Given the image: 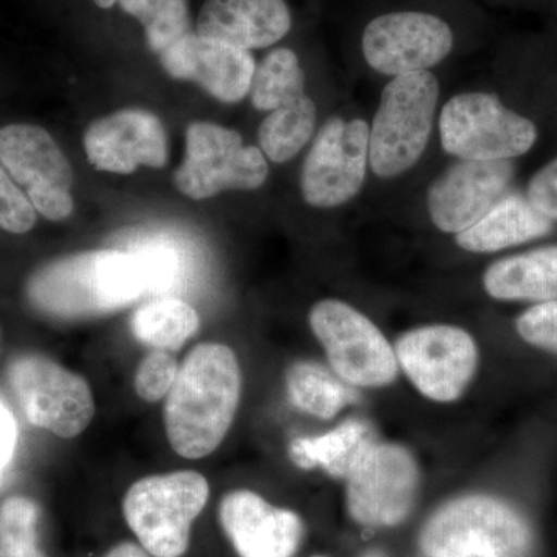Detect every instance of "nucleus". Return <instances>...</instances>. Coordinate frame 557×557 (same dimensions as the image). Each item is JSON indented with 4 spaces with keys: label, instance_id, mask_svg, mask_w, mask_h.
<instances>
[{
    "label": "nucleus",
    "instance_id": "obj_1",
    "mask_svg": "<svg viewBox=\"0 0 557 557\" xmlns=\"http://www.w3.org/2000/svg\"><path fill=\"white\" fill-rule=\"evenodd\" d=\"M242 391L236 355L225 344L205 343L178 368L164 406V426L178 456L203 458L228 434Z\"/></svg>",
    "mask_w": 557,
    "mask_h": 557
},
{
    "label": "nucleus",
    "instance_id": "obj_2",
    "mask_svg": "<svg viewBox=\"0 0 557 557\" xmlns=\"http://www.w3.org/2000/svg\"><path fill=\"white\" fill-rule=\"evenodd\" d=\"M149 293L134 252L95 249L47 263L27 285L32 306L47 317L86 319L115 313Z\"/></svg>",
    "mask_w": 557,
    "mask_h": 557
},
{
    "label": "nucleus",
    "instance_id": "obj_3",
    "mask_svg": "<svg viewBox=\"0 0 557 557\" xmlns=\"http://www.w3.org/2000/svg\"><path fill=\"white\" fill-rule=\"evenodd\" d=\"M438 98V79L429 70L388 81L369 132V166L376 177H399L420 161L434 129Z\"/></svg>",
    "mask_w": 557,
    "mask_h": 557
},
{
    "label": "nucleus",
    "instance_id": "obj_4",
    "mask_svg": "<svg viewBox=\"0 0 557 557\" xmlns=\"http://www.w3.org/2000/svg\"><path fill=\"white\" fill-rule=\"evenodd\" d=\"M428 557H530L525 520L497 498H457L432 516L421 534Z\"/></svg>",
    "mask_w": 557,
    "mask_h": 557
},
{
    "label": "nucleus",
    "instance_id": "obj_5",
    "mask_svg": "<svg viewBox=\"0 0 557 557\" xmlns=\"http://www.w3.org/2000/svg\"><path fill=\"white\" fill-rule=\"evenodd\" d=\"M208 497V480L199 472L150 475L127 491L124 518L150 556L182 557L189 547L190 527Z\"/></svg>",
    "mask_w": 557,
    "mask_h": 557
},
{
    "label": "nucleus",
    "instance_id": "obj_6",
    "mask_svg": "<svg viewBox=\"0 0 557 557\" xmlns=\"http://www.w3.org/2000/svg\"><path fill=\"white\" fill-rule=\"evenodd\" d=\"M438 129L443 150L458 160L511 161L537 141L533 121L485 91L450 98L440 113Z\"/></svg>",
    "mask_w": 557,
    "mask_h": 557
},
{
    "label": "nucleus",
    "instance_id": "obj_7",
    "mask_svg": "<svg viewBox=\"0 0 557 557\" xmlns=\"http://www.w3.org/2000/svg\"><path fill=\"white\" fill-rule=\"evenodd\" d=\"M269 178L262 150L244 145L237 131L196 121L186 129L185 159L174 172L175 188L193 200H207L225 190H255Z\"/></svg>",
    "mask_w": 557,
    "mask_h": 557
},
{
    "label": "nucleus",
    "instance_id": "obj_8",
    "mask_svg": "<svg viewBox=\"0 0 557 557\" xmlns=\"http://www.w3.org/2000/svg\"><path fill=\"white\" fill-rule=\"evenodd\" d=\"M9 383L22 412L33 426L61 438L78 437L95 417L89 383L44 355L17 357L9 368Z\"/></svg>",
    "mask_w": 557,
    "mask_h": 557
},
{
    "label": "nucleus",
    "instance_id": "obj_9",
    "mask_svg": "<svg viewBox=\"0 0 557 557\" xmlns=\"http://www.w3.org/2000/svg\"><path fill=\"white\" fill-rule=\"evenodd\" d=\"M310 327L324 346L330 366L344 381L380 387L397 376V358L383 333L343 300L318 302L310 311Z\"/></svg>",
    "mask_w": 557,
    "mask_h": 557
},
{
    "label": "nucleus",
    "instance_id": "obj_10",
    "mask_svg": "<svg viewBox=\"0 0 557 557\" xmlns=\"http://www.w3.org/2000/svg\"><path fill=\"white\" fill-rule=\"evenodd\" d=\"M0 164L42 218L62 222L72 215V164L44 127L28 123L0 127Z\"/></svg>",
    "mask_w": 557,
    "mask_h": 557
},
{
    "label": "nucleus",
    "instance_id": "obj_11",
    "mask_svg": "<svg viewBox=\"0 0 557 557\" xmlns=\"http://www.w3.org/2000/svg\"><path fill=\"white\" fill-rule=\"evenodd\" d=\"M369 124L332 116L304 161L300 190L310 207H343L358 196L369 168Z\"/></svg>",
    "mask_w": 557,
    "mask_h": 557
},
{
    "label": "nucleus",
    "instance_id": "obj_12",
    "mask_svg": "<svg viewBox=\"0 0 557 557\" xmlns=\"http://www.w3.org/2000/svg\"><path fill=\"white\" fill-rule=\"evenodd\" d=\"M347 505L362 525L392 527L413 507L418 468L408 450L388 443H372L348 474Z\"/></svg>",
    "mask_w": 557,
    "mask_h": 557
},
{
    "label": "nucleus",
    "instance_id": "obj_13",
    "mask_svg": "<svg viewBox=\"0 0 557 557\" xmlns=\"http://www.w3.org/2000/svg\"><path fill=\"white\" fill-rule=\"evenodd\" d=\"M454 33L434 14L398 11L370 21L362 33V54L370 67L388 76L424 72L449 57Z\"/></svg>",
    "mask_w": 557,
    "mask_h": 557
},
{
    "label": "nucleus",
    "instance_id": "obj_14",
    "mask_svg": "<svg viewBox=\"0 0 557 557\" xmlns=\"http://www.w3.org/2000/svg\"><path fill=\"white\" fill-rule=\"evenodd\" d=\"M399 364L424 397L449 403L461 397L478 369V346L465 330L428 325L397 343Z\"/></svg>",
    "mask_w": 557,
    "mask_h": 557
},
{
    "label": "nucleus",
    "instance_id": "obj_15",
    "mask_svg": "<svg viewBox=\"0 0 557 557\" xmlns=\"http://www.w3.org/2000/svg\"><path fill=\"white\" fill-rule=\"evenodd\" d=\"M512 177L511 161H457L429 186V218L443 233H463L507 196Z\"/></svg>",
    "mask_w": 557,
    "mask_h": 557
},
{
    "label": "nucleus",
    "instance_id": "obj_16",
    "mask_svg": "<svg viewBox=\"0 0 557 557\" xmlns=\"http://www.w3.org/2000/svg\"><path fill=\"white\" fill-rule=\"evenodd\" d=\"M95 170L132 174L139 166H166L170 146L163 123L149 110L124 109L94 121L83 138Z\"/></svg>",
    "mask_w": 557,
    "mask_h": 557
},
{
    "label": "nucleus",
    "instance_id": "obj_17",
    "mask_svg": "<svg viewBox=\"0 0 557 557\" xmlns=\"http://www.w3.org/2000/svg\"><path fill=\"white\" fill-rule=\"evenodd\" d=\"M171 78L190 81L212 98L236 104L249 94L256 73L251 51L189 32L159 54Z\"/></svg>",
    "mask_w": 557,
    "mask_h": 557
},
{
    "label": "nucleus",
    "instance_id": "obj_18",
    "mask_svg": "<svg viewBox=\"0 0 557 557\" xmlns=\"http://www.w3.org/2000/svg\"><path fill=\"white\" fill-rule=\"evenodd\" d=\"M219 516L240 557H292L302 539V520L298 515L273 507L251 491L226 494Z\"/></svg>",
    "mask_w": 557,
    "mask_h": 557
},
{
    "label": "nucleus",
    "instance_id": "obj_19",
    "mask_svg": "<svg viewBox=\"0 0 557 557\" xmlns=\"http://www.w3.org/2000/svg\"><path fill=\"white\" fill-rule=\"evenodd\" d=\"M292 28L285 0H207L197 20V35L244 50L265 49Z\"/></svg>",
    "mask_w": 557,
    "mask_h": 557
},
{
    "label": "nucleus",
    "instance_id": "obj_20",
    "mask_svg": "<svg viewBox=\"0 0 557 557\" xmlns=\"http://www.w3.org/2000/svg\"><path fill=\"white\" fill-rule=\"evenodd\" d=\"M553 222L542 215L527 197L505 196L478 223L456 234L458 247L469 252L502 251L547 236Z\"/></svg>",
    "mask_w": 557,
    "mask_h": 557
},
{
    "label": "nucleus",
    "instance_id": "obj_21",
    "mask_svg": "<svg viewBox=\"0 0 557 557\" xmlns=\"http://www.w3.org/2000/svg\"><path fill=\"white\" fill-rule=\"evenodd\" d=\"M483 287L491 298L509 302L557 299V245L497 260L486 270Z\"/></svg>",
    "mask_w": 557,
    "mask_h": 557
},
{
    "label": "nucleus",
    "instance_id": "obj_22",
    "mask_svg": "<svg viewBox=\"0 0 557 557\" xmlns=\"http://www.w3.org/2000/svg\"><path fill=\"white\" fill-rule=\"evenodd\" d=\"M373 440L372 429L359 420H350L319 437L295 438L289 457L302 469L324 468L330 475L348 478Z\"/></svg>",
    "mask_w": 557,
    "mask_h": 557
},
{
    "label": "nucleus",
    "instance_id": "obj_23",
    "mask_svg": "<svg viewBox=\"0 0 557 557\" xmlns=\"http://www.w3.org/2000/svg\"><path fill=\"white\" fill-rule=\"evenodd\" d=\"M199 329V313L188 302L177 298L149 300L131 319L135 338L156 350H178Z\"/></svg>",
    "mask_w": 557,
    "mask_h": 557
},
{
    "label": "nucleus",
    "instance_id": "obj_24",
    "mask_svg": "<svg viewBox=\"0 0 557 557\" xmlns=\"http://www.w3.org/2000/svg\"><path fill=\"white\" fill-rule=\"evenodd\" d=\"M317 120V104L307 95L271 110L259 127L260 150L265 159L276 164L295 159L313 137Z\"/></svg>",
    "mask_w": 557,
    "mask_h": 557
},
{
    "label": "nucleus",
    "instance_id": "obj_25",
    "mask_svg": "<svg viewBox=\"0 0 557 557\" xmlns=\"http://www.w3.org/2000/svg\"><path fill=\"white\" fill-rule=\"evenodd\" d=\"M249 94L252 106L265 112L304 97L306 73L300 67L298 54L285 47L270 51L256 69Z\"/></svg>",
    "mask_w": 557,
    "mask_h": 557
},
{
    "label": "nucleus",
    "instance_id": "obj_26",
    "mask_svg": "<svg viewBox=\"0 0 557 557\" xmlns=\"http://www.w3.org/2000/svg\"><path fill=\"white\" fill-rule=\"evenodd\" d=\"M285 381L293 405L314 417L333 418L355 399L329 370L314 362H296L288 369Z\"/></svg>",
    "mask_w": 557,
    "mask_h": 557
},
{
    "label": "nucleus",
    "instance_id": "obj_27",
    "mask_svg": "<svg viewBox=\"0 0 557 557\" xmlns=\"http://www.w3.org/2000/svg\"><path fill=\"white\" fill-rule=\"evenodd\" d=\"M121 9L141 24L153 53L177 42L190 30L188 0H119Z\"/></svg>",
    "mask_w": 557,
    "mask_h": 557
},
{
    "label": "nucleus",
    "instance_id": "obj_28",
    "mask_svg": "<svg viewBox=\"0 0 557 557\" xmlns=\"http://www.w3.org/2000/svg\"><path fill=\"white\" fill-rule=\"evenodd\" d=\"M39 507L25 496L0 505V557H47L39 547Z\"/></svg>",
    "mask_w": 557,
    "mask_h": 557
},
{
    "label": "nucleus",
    "instance_id": "obj_29",
    "mask_svg": "<svg viewBox=\"0 0 557 557\" xmlns=\"http://www.w3.org/2000/svg\"><path fill=\"white\" fill-rule=\"evenodd\" d=\"M178 362L170 351L153 350L139 362L135 373V391L143 401L157 403L168 397L177 379Z\"/></svg>",
    "mask_w": 557,
    "mask_h": 557
},
{
    "label": "nucleus",
    "instance_id": "obj_30",
    "mask_svg": "<svg viewBox=\"0 0 557 557\" xmlns=\"http://www.w3.org/2000/svg\"><path fill=\"white\" fill-rule=\"evenodd\" d=\"M38 212L24 190L0 164V228L11 234H25L35 228Z\"/></svg>",
    "mask_w": 557,
    "mask_h": 557
},
{
    "label": "nucleus",
    "instance_id": "obj_31",
    "mask_svg": "<svg viewBox=\"0 0 557 557\" xmlns=\"http://www.w3.org/2000/svg\"><path fill=\"white\" fill-rule=\"evenodd\" d=\"M520 338L531 346L557 355V299L539 302L516 322Z\"/></svg>",
    "mask_w": 557,
    "mask_h": 557
},
{
    "label": "nucleus",
    "instance_id": "obj_32",
    "mask_svg": "<svg viewBox=\"0 0 557 557\" xmlns=\"http://www.w3.org/2000/svg\"><path fill=\"white\" fill-rule=\"evenodd\" d=\"M132 252L137 256L145 269L149 293H161L171 288L177 273V258L174 249L152 242V244L141 245Z\"/></svg>",
    "mask_w": 557,
    "mask_h": 557
},
{
    "label": "nucleus",
    "instance_id": "obj_33",
    "mask_svg": "<svg viewBox=\"0 0 557 557\" xmlns=\"http://www.w3.org/2000/svg\"><path fill=\"white\" fill-rule=\"evenodd\" d=\"M527 199L542 215L557 222V157L530 180Z\"/></svg>",
    "mask_w": 557,
    "mask_h": 557
},
{
    "label": "nucleus",
    "instance_id": "obj_34",
    "mask_svg": "<svg viewBox=\"0 0 557 557\" xmlns=\"http://www.w3.org/2000/svg\"><path fill=\"white\" fill-rule=\"evenodd\" d=\"M17 426L13 413L0 399V480L5 474L16 448Z\"/></svg>",
    "mask_w": 557,
    "mask_h": 557
},
{
    "label": "nucleus",
    "instance_id": "obj_35",
    "mask_svg": "<svg viewBox=\"0 0 557 557\" xmlns=\"http://www.w3.org/2000/svg\"><path fill=\"white\" fill-rule=\"evenodd\" d=\"M102 557H152L139 545L132 544V542H123L110 549L108 555Z\"/></svg>",
    "mask_w": 557,
    "mask_h": 557
},
{
    "label": "nucleus",
    "instance_id": "obj_36",
    "mask_svg": "<svg viewBox=\"0 0 557 557\" xmlns=\"http://www.w3.org/2000/svg\"><path fill=\"white\" fill-rule=\"evenodd\" d=\"M95 5L100 7V9H110V7L115 5L119 0H94Z\"/></svg>",
    "mask_w": 557,
    "mask_h": 557
},
{
    "label": "nucleus",
    "instance_id": "obj_37",
    "mask_svg": "<svg viewBox=\"0 0 557 557\" xmlns=\"http://www.w3.org/2000/svg\"><path fill=\"white\" fill-rule=\"evenodd\" d=\"M361 557H386L383 553L379 552V549H373V552L364 553Z\"/></svg>",
    "mask_w": 557,
    "mask_h": 557
},
{
    "label": "nucleus",
    "instance_id": "obj_38",
    "mask_svg": "<svg viewBox=\"0 0 557 557\" xmlns=\"http://www.w3.org/2000/svg\"><path fill=\"white\" fill-rule=\"evenodd\" d=\"M314 557H324V556H314Z\"/></svg>",
    "mask_w": 557,
    "mask_h": 557
}]
</instances>
